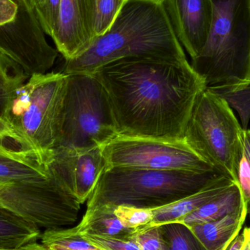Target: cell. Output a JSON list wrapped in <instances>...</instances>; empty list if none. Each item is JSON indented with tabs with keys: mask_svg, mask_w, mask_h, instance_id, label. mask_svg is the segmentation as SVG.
<instances>
[{
	"mask_svg": "<svg viewBox=\"0 0 250 250\" xmlns=\"http://www.w3.org/2000/svg\"><path fill=\"white\" fill-rule=\"evenodd\" d=\"M94 76L105 88L120 135L182 141L198 95L207 87L188 61L115 60Z\"/></svg>",
	"mask_w": 250,
	"mask_h": 250,
	"instance_id": "obj_1",
	"label": "cell"
},
{
	"mask_svg": "<svg viewBox=\"0 0 250 250\" xmlns=\"http://www.w3.org/2000/svg\"><path fill=\"white\" fill-rule=\"evenodd\" d=\"M125 58L188 61L164 0H126L109 29L95 38L83 54L64 60L60 72L92 74L99 67Z\"/></svg>",
	"mask_w": 250,
	"mask_h": 250,
	"instance_id": "obj_2",
	"label": "cell"
},
{
	"mask_svg": "<svg viewBox=\"0 0 250 250\" xmlns=\"http://www.w3.org/2000/svg\"><path fill=\"white\" fill-rule=\"evenodd\" d=\"M66 86L67 75L58 72L16 79L0 88V116L21 148L45 166H50L60 144Z\"/></svg>",
	"mask_w": 250,
	"mask_h": 250,
	"instance_id": "obj_3",
	"label": "cell"
},
{
	"mask_svg": "<svg viewBox=\"0 0 250 250\" xmlns=\"http://www.w3.org/2000/svg\"><path fill=\"white\" fill-rule=\"evenodd\" d=\"M217 170L207 172L106 167L87 201V208L102 205L155 208L198 192L223 177Z\"/></svg>",
	"mask_w": 250,
	"mask_h": 250,
	"instance_id": "obj_4",
	"label": "cell"
},
{
	"mask_svg": "<svg viewBox=\"0 0 250 250\" xmlns=\"http://www.w3.org/2000/svg\"><path fill=\"white\" fill-rule=\"evenodd\" d=\"M211 2L208 38L191 66L207 86L250 82V0Z\"/></svg>",
	"mask_w": 250,
	"mask_h": 250,
	"instance_id": "obj_5",
	"label": "cell"
},
{
	"mask_svg": "<svg viewBox=\"0 0 250 250\" xmlns=\"http://www.w3.org/2000/svg\"><path fill=\"white\" fill-rule=\"evenodd\" d=\"M243 131L229 104L207 86L195 101L184 140L215 170L236 183Z\"/></svg>",
	"mask_w": 250,
	"mask_h": 250,
	"instance_id": "obj_6",
	"label": "cell"
},
{
	"mask_svg": "<svg viewBox=\"0 0 250 250\" xmlns=\"http://www.w3.org/2000/svg\"><path fill=\"white\" fill-rule=\"evenodd\" d=\"M66 75L67 86L58 147L102 146L118 137L111 101L101 82L92 74Z\"/></svg>",
	"mask_w": 250,
	"mask_h": 250,
	"instance_id": "obj_7",
	"label": "cell"
},
{
	"mask_svg": "<svg viewBox=\"0 0 250 250\" xmlns=\"http://www.w3.org/2000/svg\"><path fill=\"white\" fill-rule=\"evenodd\" d=\"M58 51L45 38L28 0H0V54L29 79L54 66Z\"/></svg>",
	"mask_w": 250,
	"mask_h": 250,
	"instance_id": "obj_8",
	"label": "cell"
},
{
	"mask_svg": "<svg viewBox=\"0 0 250 250\" xmlns=\"http://www.w3.org/2000/svg\"><path fill=\"white\" fill-rule=\"evenodd\" d=\"M0 207L45 230L73 226L81 210V204L51 170L46 179L0 185Z\"/></svg>",
	"mask_w": 250,
	"mask_h": 250,
	"instance_id": "obj_9",
	"label": "cell"
},
{
	"mask_svg": "<svg viewBox=\"0 0 250 250\" xmlns=\"http://www.w3.org/2000/svg\"><path fill=\"white\" fill-rule=\"evenodd\" d=\"M106 167L207 172L217 170L186 142L119 135L101 146Z\"/></svg>",
	"mask_w": 250,
	"mask_h": 250,
	"instance_id": "obj_10",
	"label": "cell"
},
{
	"mask_svg": "<svg viewBox=\"0 0 250 250\" xmlns=\"http://www.w3.org/2000/svg\"><path fill=\"white\" fill-rule=\"evenodd\" d=\"M50 170L82 205L93 192L106 161L101 146L90 148L58 147L54 151Z\"/></svg>",
	"mask_w": 250,
	"mask_h": 250,
	"instance_id": "obj_11",
	"label": "cell"
},
{
	"mask_svg": "<svg viewBox=\"0 0 250 250\" xmlns=\"http://www.w3.org/2000/svg\"><path fill=\"white\" fill-rule=\"evenodd\" d=\"M51 38L64 60L86 51L95 38V0H61Z\"/></svg>",
	"mask_w": 250,
	"mask_h": 250,
	"instance_id": "obj_12",
	"label": "cell"
},
{
	"mask_svg": "<svg viewBox=\"0 0 250 250\" xmlns=\"http://www.w3.org/2000/svg\"><path fill=\"white\" fill-rule=\"evenodd\" d=\"M166 12L182 46L193 60L208 38L213 19L211 0H164Z\"/></svg>",
	"mask_w": 250,
	"mask_h": 250,
	"instance_id": "obj_13",
	"label": "cell"
},
{
	"mask_svg": "<svg viewBox=\"0 0 250 250\" xmlns=\"http://www.w3.org/2000/svg\"><path fill=\"white\" fill-rule=\"evenodd\" d=\"M236 182L227 176L211 182L195 193L179 201L158 208H151L153 220L150 226H161L168 223H176L193 212L204 204L223 195Z\"/></svg>",
	"mask_w": 250,
	"mask_h": 250,
	"instance_id": "obj_14",
	"label": "cell"
},
{
	"mask_svg": "<svg viewBox=\"0 0 250 250\" xmlns=\"http://www.w3.org/2000/svg\"><path fill=\"white\" fill-rule=\"evenodd\" d=\"M49 176V166L41 163L33 153L0 144V185L34 182Z\"/></svg>",
	"mask_w": 250,
	"mask_h": 250,
	"instance_id": "obj_15",
	"label": "cell"
},
{
	"mask_svg": "<svg viewBox=\"0 0 250 250\" xmlns=\"http://www.w3.org/2000/svg\"><path fill=\"white\" fill-rule=\"evenodd\" d=\"M248 205L215 221L188 228L206 250H228L242 232L248 217Z\"/></svg>",
	"mask_w": 250,
	"mask_h": 250,
	"instance_id": "obj_16",
	"label": "cell"
},
{
	"mask_svg": "<svg viewBox=\"0 0 250 250\" xmlns=\"http://www.w3.org/2000/svg\"><path fill=\"white\" fill-rule=\"evenodd\" d=\"M245 204L248 203L244 200L239 185L235 183L227 192L204 204L176 223H182L189 227L194 225L215 221L238 211Z\"/></svg>",
	"mask_w": 250,
	"mask_h": 250,
	"instance_id": "obj_17",
	"label": "cell"
},
{
	"mask_svg": "<svg viewBox=\"0 0 250 250\" xmlns=\"http://www.w3.org/2000/svg\"><path fill=\"white\" fill-rule=\"evenodd\" d=\"M115 207L108 204L86 209L83 218L75 229L82 234L129 237L134 230L122 224L114 213Z\"/></svg>",
	"mask_w": 250,
	"mask_h": 250,
	"instance_id": "obj_18",
	"label": "cell"
},
{
	"mask_svg": "<svg viewBox=\"0 0 250 250\" xmlns=\"http://www.w3.org/2000/svg\"><path fill=\"white\" fill-rule=\"evenodd\" d=\"M40 229L0 207V250H12L38 242Z\"/></svg>",
	"mask_w": 250,
	"mask_h": 250,
	"instance_id": "obj_19",
	"label": "cell"
},
{
	"mask_svg": "<svg viewBox=\"0 0 250 250\" xmlns=\"http://www.w3.org/2000/svg\"><path fill=\"white\" fill-rule=\"evenodd\" d=\"M40 239L47 250H106L89 242L75 227L45 230Z\"/></svg>",
	"mask_w": 250,
	"mask_h": 250,
	"instance_id": "obj_20",
	"label": "cell"
},
{
	"mask_svg": "<svg viewBox=\"0 0 250 250\" xmlns=\"http://www.w3.org/2000/svg\"><path fill=\"white\" fill-rule=\"evenodd\" d=\"M237 111L243 129H248L250 120V82L240 84L216 85L207 86Z\"/></svg>",
	"mask_w": 250,
	"mask_h": 250,
	"instance_id": "obj_21",
	"label": "cell"
},
{
	"mask_svg": "<svg viewBox=\"0 0 250 250\" xmlns=\"http://www.w3.org/2000/svg\"><path fill=\"white\" fill-rule=\"evenodd\" d=\"M167 250H206L185 225L168 223L161 225Z\"/></svg>",
	"mask_w": 250,
	"mask_h": 250,
	"instance_id": "obj_22",
	"label": "cell"
},
{
	"mask_svg": "<svg viewBox=\"0 0 250 250\" xmlns=\"http://www.w3.org/2000/svg\"><path fill=\"white\" fill-rule=\"evenodd\" d=\"M126 0H95V38L105 33L115 20Z\"/></svg>",
	"mask_w": 250,
	"mask_h": 250,
	"instance_id": "obj_23",
	"label": "cell"
},
{
	"mask_svg": "<svg viewBox=\"0 0 250 250\" xmlns=\"http://www.w3.org/2000/svg\"><path fill=\"white\" fill-rule=\"evenodd\" d=\"M114 213L122 224L129 230H135L148 226L153 220L151 208H138L129 206H116Z\"/></svg>",
	"mask_w": 250,
	"mask_h": 250,
	"instance_id": "obj_24",
	"label": "cell"
},
{
	"mask_svg": "<svg viewBox=\"0 0 250 250\" xmlns=\"http://www.w3.org/2000/svg\"><path fill=\"white\" fill-rule=\"evenodd\" d=\"M129 237L141 250H167L161 226H144L134 230Z\"/></svg>",
	"mask_w": 250,
	"mask_h": 250,
	"instance_id": "obj_25",
	"label": "cell"
},
{
	"mask_svg": "<svg viewBox=\"0 0 250 250\" xmlns=\"http://www.w3.org/2000/svg\"><path fill=\"white\" fill-rule=\"evenodd\" d=\"M61 0H44L35 12L42 30L51 37L58 19Z\"/></svg>",
	"mask_w": 250,
	"mask_h": 250,
	"instance_id": "obj_26",
	"label": "cell"
},
{
	"mask_svg": "<svg viewBox=\"0 0 250 250\" xmlns=\"http://www.w3.org/2000/svg\"><path fill=\"white\" fill-rule=\"evenodd\" d=\"M82 235L89 242L106 250H141L135 242L129 237H114L92 234Z\"/></svg>",
	"mask_w": 250,
	"mask_h": 250,
	"instance_id": "obj_27",
	"label": "cell"
},
{
	"mask_svg": "<svg viewBox=\"0 0 250 250\" xmlns=\"http://www.w3.org/2000/svg\"><path fill=\"white\" fill-rule=\"evenodd\" d=\"M236 183L240 188L244 200L250 202V166L245 153L242 151L236 170Z\"/></svg>",
	"mask_w": 250,
	"mask_h": 250,
	"instance_id": "obj_28",
	"label": "cell"
},
{
	"mask_svg": "<svg viewBox=\"0 0 250 250\" xmlns=\"http://www.w3.org/2000/svg\"><path fill=\"white\" fill-rule=\"evenodd\" d=\"M21 78L28 79L18 66L0 54V82H10Z\"/></svg>",
	"mask_w": 250,
	"mask_h": 250,
	"instance_id": "obj_29",
	"label": "cell"
},
{
	"mask_svg": "<svg viewBox=\"0 0 250 250\" xmlns=\"http://www.w3.org/2000/svg\"><path fill=\"white\" fill-rule=\"evenodd\" d=\"M6 139L13 140V141L19 144V138L17 135L8 123L0 116V144Z\"/></svg>",
	"mask_w": 250,
	"mask_h": 250,
	"instance_id": "obj_30",
	"label": "cell"
},
{
	"mask_svg": "<svg viewBox=\"0 0 250 250\" xmlns=\"http://www.w3.org/2000/svg\"><path fill=\"white\" fill-rule=\"evenodd\" d=\"M242 141H243L244 153L248 160L250 166V129H244L242 135Z\"/></svg>",
	"mask_w": 250,
	"mask_h": 250,
	"instance_id": "obj_31",
	"label": "cell"
},
{
	"mask_svg": "<svg viewBox=\"0 0 250 250\" xmlns=\"http://www.w3.org/2000/svg\"><path fill=\"white\" fill-rule=\"evenodd\" d=\"M242 233L244 238L242 250H250V226L244 228Z\"/></svg>",
	"mask_w": 250,
	"mask_h": 250,
	"instance_id": "obj_32",
	"label": "cell"
},
{
	"mask_svg": "<svg viewBox=\"0 0 250 250\" xmlns=\"http://www.w3.org/2000/svg\"><path fill=\"white\" fill-rule=\"evenodd\" d=\"M47 250L45 247L41 243L34 242V243L29 244L25 246L21 247V248H16L12 250Z\"/></svg>",
	"mask_w": 250,
	"mask_h": 250,
	"instance_id": "obj_33",
	"label": "cell"
},
{
	"mask_svg": "<svg viewBox=\"0 0 250 250\" xmlns=\"http://www.w3.org/2000/svg\"><path fill=\"white\" fill-rule=\"evenodd\" d=\"M243 241V235H242V232H241L240 234L232 242L231 245H230L228 250H242Z\"/></svg>",
	"mask_w": 250,
	"mask_h": 250,
	"instance_id": "obj_34",
	"label": "cell"
},
{
	"mask_svg": "<svg viewBox=\"0 0 250 250\" xmlns=\"http://www.w3.org/2000/svg\"><path fill=\"white\" fill-rule=\"evenodd\" d=\"M44 0H28L29 4H31L32 7H33L34 10L39 7L41 4L43 2Z\"/></svg>",
	"mask_w": 250,
	"mask_h": 250,
	"instance_id": "obj_35",
	"label": "cell"
},
{
	"mask_svg": "<svg viewBox=\"0 0 250 250\" xmlns=\"http://www.w3.org/2000/svg\"><path fill=\"white\" fill-rule=\"evenodd\" d=\"M248 217H249L250 219V202L248 205Z\"/></svg>",
	"mask_w": 250,
	"mask_h": 250,
	"instance_id": "obj_36",
	"label": "cell"
}]
</instances>
